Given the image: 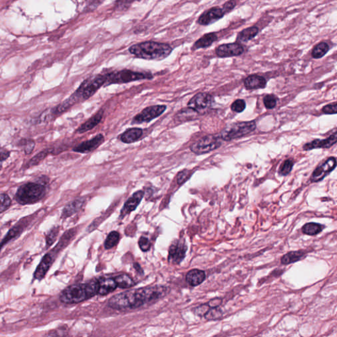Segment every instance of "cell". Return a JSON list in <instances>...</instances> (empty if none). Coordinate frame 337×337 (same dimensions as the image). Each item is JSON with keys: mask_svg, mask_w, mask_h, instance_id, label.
<instances>
[{"mask_svg": "<svg viewBox=\"0 0 337 337\" xmlns=\"http://www.w3.org/2000/svg\"><path fill=\"white\" fill-rule=\"evenodd\" d=\"M256 124L254 121L239 122L230 124L224 128L220 136L225 141L238 139L255 131Z\"/></svg>", "mask_w": 337, "mask_h": 337, "instance_id": "obj_5", "label": "cell"}, {"mask_svg": "<svg viewBox=\"0 0 337 337\" xmlns=\"http://www.w3.org/2000/svg\"><path fill=\"white\" fill-rule=\"evenodd\" d=\"M105 83V75H96L83 81L77 90L80 94L82 101H86L92 97L101 86H104Z\"/></svg>", "mask_w": 337, "mask_h": 337, "instance_id": "obj_8", "label": "cell"}, {"mask_svg": "<svg viewBox=\"0 0 337 337\" xmlns=\"http://www.w3.org/2000/svg\"><path fill=\"white\" fill-rule=\"evenodd\" d=\"M117 284L114 279H103L99 280L98 294L107 295L116 289Z\"/></svg>", "mask_w": 337, "mask_h": 337, "instance_id": "obj_25", "label": "cell"}, {"mask_svg": "<svg viewBox=\"0 0 337 337\" xmlns=\"http://www.w3.org/2000/svg\"><path fill=\"white\" fill-rule=\"evenodd\" d=\"M105 77H106V83L104 85L105 86L113 84H125V83L135 82V81L152 79L153 75L151 73L124 69L107 74Z\"/></svg>", "mask_w": 337, "mask_h": 337, "instance_id": "obj_4", "label": "cell"}, {"mask_svg": "<svg viewBox=\"0 0 337 337\" xmlns=\"http://www.w3.org/2000/svg\"><path fill=\"white\" fill-rule=\"evenodd\" d=\"M210 308V305H208V303H204V304H202L199 305V306L196 307L194 310V312L196 316L203 317L206 314V312Z\"/></svg>", "mask_w": 337, "mask_h": 337, "instance_id": "obj_42", "label": "cell"}, {"mask_svg": "<svg viewBox=\"0 0 337 337\" xmlns=\"http://www.w3.org/2000/svg\"><path fill=\"white\" fill-rule=\"evenodd\" d=\"M1 168H2V166H0V170H1Z\"/></svg>", "mask_w": 337, "mask_h": 337, "instance_id": "obj_48", "label": "cell"}, {"mask_svg": "<svg viewBox=\"0 0 337 337\" xmlns=\"http://www.w3.org/2000/svg\"><path fill=\"white\" fill-rule=\"evenodd\" d=\"M49 179L42 176L38 182H30L21 185L16 192L15 199L19 204H33L43 199L47 192Z\"/></svg>", "mask_w": 337, "mask_h": 337, "instance_id": "obj_1", "label": "cell"}, {"mask_svg": "<svg viewBox=\"0 0 337 337\" xmlns=\"http://www.w3.org/2000/svg\"><path fill=\"white\" fill-rule=\"evenodd\" d=\"M305 253L304 251H292L288 253L281 257V264L288 265L293 263L299 262L304 257Z\"/></svg>", "mask_w": 337, "mask_h": 337, "instance_id": "obj_27", "label": "cell"}, {"mask_svg": "<svg viewBox=\"0 0 337 337\" xmlns=\"http://www.w3.org/2000/svg\"><path fill=\"white\" fill-rule=\"evenodd\" d=\"M325 225L317 223H308L305 224L302 228V231L303 234L309 236H314L319 234L325 229Z\"/></svg>", "mask_w": 337, "mask_h": 337, "instance_id": "obj_28", "label": "cell"}, {"mask_svg": "<svg viewBox=\"0 0 337 337\" xmlns=\"http://www.w3.org/2000/svg\"><path fill=\"white\" fill-rule=\"evenodd\" d=\"M205 273L202 270L194 269L190 270L186 274L187 283L192 286H198L205 281Z\"/></svg>", "mask_w": 337, "mask_h": 337, "instance_id": "obj_22", "label": "cell"}, {"mask_svg": "<svg viewBox=\"0 0 337 337\" xmlns=\"http://www.w3.org/2000/svg\"><path fill=\"white\" fill-rule=\"evenodd\" d=\"M277 98L274 95H267L264 98V103L267 109L275 108L277 105Z\"/></svg>", "mask_w": 337, "mask_h": 337, "instance_id": "obj_39", "label": "cell"}, {"mask_svg": "<svg viewBox=\"0 0 337 337\" xmlns=\"http://www.w3.org/2000/svg\"><path fill=\"white\" fill-rule=\"evenodd\" d=\"M172 51L169 44L152 41L135 44L129 48L131 54L146 60H162L171 54Z\"/></svg>", "mask_w": 337, "mask_h": 337, "instance_id": "obj_2", "label": "cell"}, {"mask_svg": "<svg viewBox=\"0 0 337 337\" xmlns=\"http://www.w3.org/2000/svg\"><path fill=\"white\" fill-rule=\"evenodd\" d=\"M84 203V200L83 198H79V199L75 200V201L68 203L63 211V218H68V217L71 216L72 215L79 212L82 208Z\"/></svg>", "mask_w": 337, "mask_h": 337, "instance_id": "obj_26", "label": "cell"}, {"mask_svg": "<svg viewBox=\"0 0 337 337\" xmlns=\"http://www.w3.org/2000/svg\"><path fill=\"white\" fill-rule=\"evenodd\" d=\"M336 158L334 157H329L323 164L314 170L311 177V181L312 183H318L323 180L326 176L336 168Z\"/></svg>", "mask_w": 337, "mask_h": 337, "instance_id": "obj_11", "label": "cell"}, {"mask_svg": "<svg viewBox=\"0 0 337 337\" xmlns=\"http://www.w3.org/2000/svg\"><path fill=\"white\" fill-rule=\"evenodd\" d=\"M53 153V149H46L40 152H39L38 154L35 155L34 157H33L30 160L29 164L27 165L28 167H33L38 165L48 156L49 153Z\"/></svg>", "mask_w": 337, "mask_h": 337, "instance_id": "obj_32", "label": "cell"}, {"mask_svg": "<svg viewBox=\"0 0 337 337\" xmlns=\"http://www.w3.org/2000/svg\"><path fill=\"white\" fill-rule=\"evenodd\" d=\"M192 171L188 169L182 170L178 173L177 175V181L178 185H181L189 180L192 175Z\"/></svg>", "mask_w": 337, "mask_h": 337, "instance_id": "obj_37", "label": "cell"}, {"mask_svg": "<svg viewBox=\"0 0 337 337\" xmlns=\"http://www.w3.org/2000/svg\"><path fill=\"white\" fill-rule=\"evenodd\" d=\"M337 134L335 132L334 134L331 135L328 138L324 140L316 139L314 141L309 142L303 146V150L305 151H310L318 148H329L332 147L337 143Z\"/></svg>", "mask_w": 337, "mask_h": 337, "instance_id": "obj_16", "label": "cell"}, {"mask_svg": "<svg viewBox=\"0 0 337 337\" xmlns=\"http://www.w3.org/2000/svg\"><path fill=\"white\" fill-rule=\"evenodd\" d=\"M330 50V46L326 42H321L315 46L312 50V55L313 58L320 59L325 56Z\"/></svg>", "mask_w": 337, "mask_h": 337, "instance_id": "obj_30", "label": "cell"}, {"mask_svg": "<svg viewBox=\"0 0 337 337\" xmlns=\"http://www.w3.org/2000/svg\"><path fill=\"white\" fill-rule=\"evenodd\" d=\"M218 38L216 33H207V34H205L203 36H202L201 38L198 39L197 41L192 46V49L193 51H196V50L201 49V48L210 47L215 42L218 40Z\"/></svg>", "mask_w": 337, "mask_h": 337, "instance_id": "obj_23", "label": "cell"}, {"mask_svg": "<svg viewBox=\"0 0 337 337\" xmlns=\"http://www.w3.org/2000/svg\"><path fill=\"white\" fill-rule=\"evenodd\" d=\"M20 145L23 146L25 154L29 155L34 151L35 142L33 139H22Z\"/></svg>", "mask_w": 337, "mask_h": 337, "instance_id": "obj_38", "label": "cell"}, {"mask_svg": "<svg viewBox=\"0 0 337 337\" xmlns=\"http://www.w3.org/2000/svg\"><path fill=\"white\" fill-rule=\"evenodd\" d=\"M103 116V110L98 111L95 115H94L93 116L91 117V118L87 120L86 122L82 124L80 127L78 128L77 131H76V133H77V134H83V133L88 132V131L92 130V129L96 127L98 124L101 123V119H102Z\"/></svg>", "mask_w": 337, "mask_h": 337, "instance_id": "obj_19", "label": "cell"}, {"mask_svg": "<svg viewBox=\"0 0 337 337\" xmlns=\"http://www.w3.org/2000/svg\"><path fill=\"white\" fill-rule=\"evenodd\" d=\"M221 144L220 135H209L192 144L190 149L196 155H202L218 149Z\"/></svg>", "mask_w": 337, "mask_h": 337, "instance_id": "obj_7", "label": "cell"}, {"mask_svg": "<svg viewBox=\"0 0 337 337\" xmlns=\"http://www.w3.org/2000/svg\"><path fill=\"white\" fill-rule=\"evenodd\" d=\"M104 136L102 134H98L86 141L81 142L73 148L75 152L80 153H88L97 149L104 142Z\"/></svg>", "mask_w": 337, "mask_h": 337, "instance_id": "obj_14", "label": "cell"}, {"mask_svg": "<svg viewBox=\"0 0 337 337\" xmlns=\"http://www.w3.org/2000/svg\"><path fill=\"white\" fill-rule=\"evenodd\" d=\"M214 103V98L210 94L200 92L190 100L188 103V108L195 111L198 114H205Z\"/></svg>", "mask_w": 337, "mask_h": 337, "instance_id": "obj_9", "label": "cell"}, {"mask_svg": "<svg viewBox=\"0 0 337 337\" xmlns=\"http://www.w3.org/2000/svg\"><path fill=\"white\" fill-rule=\"evenodd\" d=\"M23 225H20V223H18L17 225L15 226L13 229H11L8 233H7L6 236H5V238L0 242V251H1L3 246L6 244L7 242L10 241L13 238L19 236L21 233L23 232Z\"/></svg>", "mask_w": 337, "mask_h": 337, "instance_id": "obj_29", "label": "cell"}, {"mask_svg": "<svg viewBox=\"0 0 337 337\" xmlns=\"http://www.w3.org/2000/svg\"><path fill=\"white\" fill-rule=\"evenodd\" d=\"M99 280L90 281L86 284L73 285L67 287L60 294L62 303L73 304L86 301L98 294Z\"/></svg>", "mask_w": 337, "mask_h": 337, "instance_id": "obj_3", "label": "cell"}, {"mask_svg": "<svg viewBox=\"0 0 337 337\" xmlns=\"http://www.w3.org/2000/svg\"><path fill=\"white\" fill-rule=\"evenodd\" d=\"M143 135V130L140 128H131L122 133L118 138L125 144H132L140 139Z\"/></svg>", "mask_w": 337, "mask_h": 337, "instance_id": "obj_20", "label": "cell"}, {"mask_svg": "<svg viewBox=\"0 0 337 337\" xmlns=\"http://www.w3.org/2000/svg\"><path fill=\"white\" fill-rule=\"evenodd\" d=\"M235 6H236V1L235 0H229V1L224 3L222 9H223V12L226 14L231 12L235 8Z\"/></svg>", "mask_w": 337, "mask_h": 337, "instance_id": "obj_45", "label": "cell"}, {"mask_svg": "<svg viewBox=\"0 0 337 337\" xmlns=\"http://www.w3.org/2000/svg\"><path fill=\"white\" fill-rule=\"evenodd\" d=\"M138 244H139L140 249L143 252H147L151 249V242L146 237L142 236L138 241Z\"/></svg>", "mask_w": 337, "mask_h": 337, "instance_id": "obj_43", "label": "cell"}, {"mask_svg": "<svg viewBox=\"0 0 337 337\" xmlns=\"http://www.w3.org/2000/svg\"><path fill=\"white\" fill-rule=\"evenodd\" d=\"M246 106L245 101L244 100H236L231 105V108L233 112L241 113L245 110Z\"/></svg>", "mask_w": 337, "mask_h": 337, "instance_id": "obj_40", "label": "cell"}, {"mask_svg": "<svg viewBox=\"0 0 337 337\" xmlns=\"http://www.w3.org/2000/svg\"><path fill=\"white\" fill-rule=\"evenodd\" d=\"M258 33L259 29L257 27L246 28L237 35L236 42L240 44L245 43L255 38Z\"/></svg>", "mask_w": 337, "mask_h": 337, "instance_id": "obj_24", "label": "cell"}, {"mask_svg": "<svg viewBox=\"0 0 337 337\" xmlns=\"http://www.w3.org/2000/svg\"><path fill=\"white\" fill-rule=\"evenodd\" d=\"M144 196V192L142 190H138V191L135 192L124 205L121 212V218H123L126 215L130 214L136 210V207L141 202Z\"/></svg>", "mask_w": 337, "mask_h": 337, "instance_id": "obj_17", "label": "cell"}, {"mask_svg": "<svg viewBox=\"0 0 337 337\" xmlns=\"http://www.w3.org/2000/svg\"><path fill=\"white\" fill-rule=\"evenodd\" d=\"M114 279L116 281L117 286L121 288H129L135 285V281L133 280L130 276L126 275V274L117 276Z\"/></svg>", "mask_w": 337, "mask_h": 337, "instance_id": "obj_31", "label": "cell"}, {"mask_svg": "<svg viewBox=\"0 0 337 337\" xmlns=\"http://www.w3.org/2000/svg\"><path fill=\"white\" fill-rule=\"evenodd\" d=\"M12 205V200L7 194H0V214L8 210Z\"/></svg>", "mask_w": 337, "mask_h": 337, "instance_id": "obj_35", "label": "cell"}, {"mask_svg": "<svg viewBox=\"0 0 337 337\" xmlns=\"http://www.w3.org/2000/svg\"><path fill=\"white\" fill-rule=\"evenodd\" d=\"M219 307L210 308L203 317L208 321H216V320H219L223 316V312Z\"/></svg>", "mask_w": 337, "mask_h": 337, "instance_id": "obj_33", "label": "cell"}, {"mask_svg": "<svg viewBox=\"0 0 337 337\" xmlns=\"http://www.w3.org/2000/svg\"><path fill=\"white\" fill-rule=\"evenodd\" d=\"M166 109V105H154L146 107L141 112L133 118L131 123L132 125H135V124L149 123L155 118L162 116Z\"/></svg>", "mask_w": 337, "mask_h": 337, "instance_id": "obj_10", "label": "cell"}, {"mask_svg": "<svg viewBox=\"0 0 337 337\" xmlns=\"http://www.w3.org/2000/svg\"><path fill=\"white\" fill-rule=\"evenodd\" d=\"M120 239V235L116 231H113L107 236L105 241V248L106 249H111L118 244Z\"/></svg>", "mask_w": 337, "mask_h": 337, "instance_id": "obj_34", "label": "cell"}, {"mask_svg": "<svg viewBox=\"0 0 337 337\" xmlns=\"http://www.w3.org/2000/svg\"><path fill=\"white\" fill-rule=\"evenodd\" d=\"M9 156H10V152L5 151V150H0V162L6 160Z\"/></svg>", "mask_w": 337, "mask_h": 337, "instance_id": "obj_47", "label": "cell"}, {"mask_svg": "<svg viewBox=\"0 0 337 337\" xmlns=\"http://www.w3.org/2000/svg\"><path fill=\"white\" fill-rule=\"evenodd\" d=\"M294 162L291 160H285L281 166L279 174L281 176H286L291 172L293 168Z\"/></svg>", "mask_w": 337, "mask_h": 337, "instance_id": "obj_36", "label": "cell"}, {"mask_svg": "<svg viewBox=\"0 0 337 337\" xmlns=\"http://www.w3.org/2000/svg\"><path fill=\"white\" fill-rule=\"evenodd\" d=\"M322 112L325 114H336L337 113V103H335L333 104L325 105V106L323 107Z\"/></svg>", "mask_w": 337, "mask_h": 337, "instance_id": "obj_44", "label": "cell"}, {"mask_svg": "<svg viewBox=\"0 0 337 337\" xmlns=\"http://www.w3.org/2000/svg\"><path fill=\"white\" fill-rule=\"evenodd\" d=\"M225 12L220 7H214L203 12L198 19V23L202 26H208L216 23L223 18Z\"/></svg>", "mask_w": 337, "mask_h": 337, "instance_id": "obj_13", "label": "cell"}, {"mask_svg": "<svg viewBox=\"0 0 337 337\" xmlns=\"http://www.w3.org/2000/svg\"><path fill=\"white\" fill-rule=\"evenodd\" d=\"M109 305L116 310L135 309L141 306L137 299L135 290H128L113 296L109 301Z\"/></svg>", "mask_w": 337, "mask_h": 337, "instance_id": "obj_6", "label": "cell"}, {"mask_svg": "<svg viewBox=\"0 0 337 337\" xmlns=\"http://www.w3.org/2000/svg\"><path fill=\"white\" fill-rule=\"evenodd\" d=\"M59 233V229L57 227L53 228L48 233L47 236H46V244H47L48 246H51V244L55 242L56 240L57 234Z\"/></svg>", "mask_w": 337, "mask_h": 337, "instance_id": "obj_41", "label": "cell"}, {"mask_svg": "<svg viewBox=\"0 0 337 337\" xmlns=\"http://www.w3.org/2000/svg\"><path fill=\"white\" fill-rule=\"evenodd\" d=\"M221 299H219V298H216V299L211 300V301H209L207 303H208V305H210V308H214V307L219 306V305H221Z\"/></svg>", "mask_w": 337, "mask_h": 337, "instance_id": "obj_46", "label": "cell"}, {"mask_svg": "<svg viewBox=\"0 0 337 337\" xmlns=\"http://www.w3.org/2000/svg\"><path fill=\"white\" fill-rule=\"evenodd\" d=\"M187 246L185 242L177 240L170 246L168 252V262L173 264H179L186 256Z\"/></svg>", "mask_w": 337, "mask_h": 337, "instance_id": "obj_15", "label": "cell"}, {"mask_svg": "<svg viewBox=\"0 0 337 337\" xmlns=\"http://www.w3.org/2000/svg\"><path fill=\"white\" fill-rule=\"evenodd\" d=\"M244 51V46L242 44L235 42V43L224 44L218 46L216 49L217 56L226 58L239 56Z\"/></svg>", "mask_w": 337, "mask_h": 337, "instance_id": "obj_12", "label": "cell"}, {"mask_svg": "<svg viewBox=\"0 0 337 337\" xmlns=\"http://www.w3.org/2000/svg\"><path fill=\"white\" fill-rule=\"evenodd\" d=\"M244 84L246 88L249 90H255L264 88L266 86L267 81L262 76L253 75L246 78Z\"/></svg>", "mask_w": 337, "mask_h": 337, "instance_id": "obj_21", "label": "cell"}, {"mask_svg": "<svg viewBox=\"0 0 337 337\" xmlns=\"http://www.w3.org/2000/svg\"><path fill=\"white\" fill-rule=\"evenodd\" d=\"M52 263L53 257L51 253H46L44 255L34 272V279L38 281L42 280L45 277L47 272L49 271Z\"/></svg>", "mask_w": 337, "mask_h": 337, "instance_id": "obj_18", "label": "cell"}]
</instances>
